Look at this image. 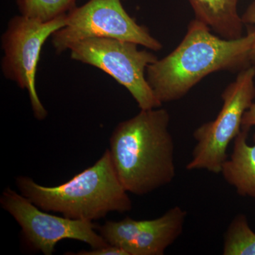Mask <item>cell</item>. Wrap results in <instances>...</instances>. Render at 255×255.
Segmentation results:
<instances>
[{
	"mask_svg": "<svg viewBox=\"0 0 255 255\" xmlns=\"http://www.w3.org/2000/svg\"><path fill=\"white\" fill-rule=\"evenodd\" d=\"M253 34L228 40L214 34L194 19L177 48L149 65L146 78L161 103L180 100L201 80L220 71H241L251 66Z\"/></svg>",
	"mask_w": 255,
	"mask_h": 255,
	"instance_id": "1",
	"label": "cell"
},
{
	"mask_svg": "<svg viewBox=\"0 0 255 255\" xmlns=\"http://www.w3.org/2000/svg\"><path fill=\"white\" fill-rule=\"evenodd\" d=\"M169 123L168 111L159 107L140 110L114 129L109 150L127 192L145 195L174 180V143Z\"/></svg>",
	"mask_w": 255,
	"mask_h": 255,
	"instance_id": "2",
	"label": "cell"
},
{
	"mask_svg": "<svg viewBox=\"0 0 255 255\" xmlns=\"http://www.w3.org/2000/svg\"><path fill=\"white\" fill-rule=\"evenodd\" d=\"M16 184L21 194L38 208L68 219L92 222L111 212L122 214L132 209L109 150L92 167L56 187L40 185L26 176L18 177Z\"/></svg>",
	"mask_w": 255,
	"mask_h": 255,
	"instance_id": "3",
	"label": "cell"
},
{
	"mask_svg": "<svg viewBox=\"0 0 255 255\" xmlns=\"http://www.w3.org/2000/svg\"><path fill=\"white\" fill-rule=\"evenodd\" d=\"M133 42L110 38H88L69 48L71 59L108 74L125 87L140 110L159 108L157 98L146 78L149 65L158 59L152 52L139 50Z\"/></svg>",
	"mask_w": 255,
	"mask_h": 255,
	"instance_id": "4",
	"label": "cell"
},
{
	"mask_svg": "<svg viewBox=\"0 0 255 255\" xmlns=\"http://www.w3.org/2000/svg\"><path fill=\"white\" fill-rule=\"evenodd\" d=\"M255 66L241 70L221 95L223 106L216 118L194 130L196 143L187 170L206 169L221 173L228 159V145L240 133L243 116L255 98Z\"/></svg>",
	"mask_w": 255,
	"mask_h": 255,
	"instance_id": "5",
	"label": "cell"
},
{
	"mask_svg": "<svg viewBox=\"0 0 255 255\" xmlns=\"http://www.w3.org/2000/svg\"><path fill=\"white\" fill-rule=\"evenodd\" d=\"M124 0H89L67 14L65 25L51 36L58 54L69 50L75 42L88 38H110L133 42L158 51L163 46L144 25L138 24L123 5Z\"/></svg>",
	"mask_w": 255,
	"mask_h": 255,
	"instance_id": "6",
	"label": "cell"
},
{
	"mask_svg": "<svg viewBox=\"0 0 255 255\" xmlns=\"http://www.w3.org/2000/svg\"><path fill=\"white\" fill-rule=\"evenodd\" d=\"M66 15L41 22L18 15L9 20L1 37L4 51L1 62L4 78L27 90L32 111L38 120L46 118L48 112L43 105L36 87V76L41 50L47 39L65 25Z\"/></svg>",
	"mask_w": 255,
	"mask_h": 255,
	"instance_id": "7",
	"label": "cell"
},
{
	"mask_svg": "<svg viewBox=\"0 0 255 255\" xmlns=\"http://www.w3.org/2000/svg\"><path fill=\"white\" fill-rule=\"evenodd\" d=\"M0 203L21 228L26 243L43 254L53 255L57 243L65 239L84 242L92 249L110 245L96 232L92 221L48 214L11 188L3 191Z\"/></svg>",
	"mask_w": 255,
	"mask_h": 255,
	"instance_id": "8",
	"label": "cell"
},
{
	"mask_svg": "<svg viewBox=\"0 0 255 255\" xmlns=\"http://www.w3.org/2000/svg\"><path fill=\"white\" fill-rule=\"evenodd\" d=\"M187 211L174 206L157 219L137 221L127 217L107 221L98 228L110 245L119 247L128 255H162L182 235Z\"/></svg>",
	"mask_w": 255,
	"mask_h": 255,
	"instance_id": "9",
	"label": "cell"
},
{
	"mask_svg": "<svg viewBox=\"0 0 255 255\" xmlns=\"http://www.w3.org/2000/svg\"><path fill=\"white\" fill-rule=\"evenodd\" d=\"M250 130L242 127L234 139L232 154L223 164L221 173L240 196L255 199V133L254 144L248 145Z\"/></svg>",
	"mask_w": 255,
	"mask_h": 255,
	"instance_id": "10",
	"label": "cell"
},
{
	"mask_svg": "<svg viewBox=\"0 0 255 255\" xmlns=\"http://www.w3.org/2000/svg\"><path fill=\"white\" fill-rule=\"evenodd\" d=\"M195 19L226 39L243 37L244 23L238 13V0H189Z\"/></svg>",
	"mask_w": 255,
	"mask_h": 255,
	"instance_id": "11",
	"label": "cell"
},
{
	"mask_svg": "<svg viewBox=\"0 0 255 255\" xmlns=\"http://www.w3.org/2000/svg\"><path fill=\"white\" fill-rule=\"evenodd\" d=\"M223 255H255V233L245 215L233 219L225 233Z\"/></svg>",
	"mask_w": 255,
	"mask_h": 255,
	"instance_id": "12",
	"label": "cell"
},
{
	"mask_svg": "<svg viewBox=\"0 0 255 255\" xmlns=\"http://www.w3.org/2000/svg\"><path fill=\"white\" fill-rule=\"evenodd\" d=\"M76 0H16L20 14L26 17L48 22L68 14L75 7Z\"/></svg>",
	"mask_w": 255,
	"mask_h": 255,
	"instance_id": "13",
	"label": "cell"
},
{
	"mask_svg": "<svg viewBox=\"0 0 255 255\" xmlns=\"http://www.w3.org/2000/svg\"><path fill=\"white\" fill-rule=\"evenodd\" d=\"M242 20L244 25L248 26V30L253 34V42L250 53V60L251 64L255 66V1L248 6L242 16Z\"/></svg>",
	"mask_w": 255,
	"mask_h": 255,
	"instance_id": "14",
	"label": "cell"
},
{
	"mask_svg": "<svg viewBox=\"0 0 255 255\" xmlns=\"http://www.w3.org/2000/svg\"><path fill=\"white\" fill-rule=\"evenodd\" d=\"M76 255H128L124 250L119 247L108 245L102 248L92 249V251H82L75 253Z\"/></svg>",
	"mask_w": 255,
	"mask_h": 255,
	"instance_id": "15",
	"label": "cell"
},
{
	"mask_svg": "<svg viewBox=\"0 0 255 255\" xmlns=\"http://www.w3.org/2000/svg\"><path fill=\"white\" fill-rule=\"evenodd\" d=\"M254 126H255V103H253L243 116L242 127L251 128Z\"/></svg>",
	"mask_w": 255,
	"mask_h": 255,
	"instance_id": "16",
	"label": "cell"
}]
</instances>
